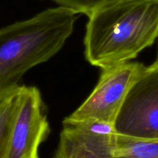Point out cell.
<instances>
[{"instance_id":"obj_1","label":"cell","mask_w":158,"mask_h":158,"mask_svg":"<svg viewBox=\"0 0 158 158\" xmlns=\"http://www.w3.org/2000/svg\"><path fill=\"white\" fill-rule=\"evenodd\" d=\"M88 17L85 57L102 70L131 61L158 37V0H123Z\"/></svg>"},{"instance_id":"obj_2","label":"cell","mask_w":158,"mask_h":158,"mask_svg":"<svg viewBox=\"0 0 158 158\" xmlns=\"http://www.w3.org/2000/svg\"><path fill=\"white\" fill-rule=\"evenodd\" d=\"M77 19L75 12L58 6L0 29V102L18 91L28 71L63 48Z\"/></svg>"},{"instance_id":"obj_3","label":"cell","mask_w":158,"mask_h":158,"mask_svg":"<svg viewBox=\"0 0 158 158\" xmlns=\"http://www.w3.org/2000/svg\"><path fill=\"white\" fill-rule=\"evenodd\" d=\"M119 136L158 140V66L145 67L114 122Z\"/></svg>"},{"instance_id":"obj_4","label":"cell","mask_w":158,"mask_h":158,"mask_svg":"<svg viewBox=\"0 0 158 158\" xmlns=\"http://www.w3.org/2000/svg\"><path fill=\"white\" fill-rule=\"evenodd\" d=\"M145 67L141 63L129 61L102 70L98 83L91 94L66 119L74 122L97 121L114 125L127 94Z\"/></svg>"},{"instance_id":"obj_5","label":"cell","mask_w":158,"mask_h":158,"mask_svg":"<svg viewBox=\"0 0 158 158\" xmlns=\"http://www.w3.org/2000/svg\"><path fill=\"white\" fill-rule=\"evenodd\" d=\"M49 132L40 90L34 86H20L4 158H39V147Z\"/></svg>"},{"instance_id":"obj_6","label":"cell","mask_w":158,"mask_h":158,"mask_svg":"<svg viewBox=\"0 0 158 158\" xmlns=\"http://www.w3.org/2000/svg\"><path fill=\"white\" fill-rule=\"evenodd\" d=\"M117 137L113 124L65 119L54 158H115Z\"/></svg>"},{"instance_id":"obj_7","label":"cell","mask_w":158,"mask_h":158,"mask_svg":"<svg viewBox=\"0 0 158 158\" xmlns=\"http://www.w3.org/2000/svg\"><path fill=\"white\" fill-rule=\"evenodd\" d=\"M115 158H158V140L117 137Z\"/></svg>"},{"instance_id":"obj_8","label":"cell","mask_w":158,"mask_h":158,"mask_svg":"<svg viewBox=\"0 0 158 158\" xmlns=\"http://www.w3.org/2000/svg\"><path fill=\"white\" fill-rule=\"evenodd\" d=\"M16 93L0 102V158H4L15 109Z\"/></svg>"},{"instance_id":"obj_9","label":"cell","mask_w":158,"mask_h":158,"mask_svg":"<svg viewBox=\"0 0 158 158\" xmlns=\"http://www.w3.org/2000/svg\"><path fill=\"white\" fill-rule=\"evenodd\" d=\"M59 6L66 8L77 14H84L89 16L101 8L123 0H51Z\"/></svg>"},{"instance_id":"obj_10","label":"cell","mask_w":158,"mask_h":158,"mask_svg":"<svg viewBox=\"0 0 158 158\" xmlns=\"http://www.w3.org/2000/svg\"><path fill=\"white\" fill-rule=\"evenodd\" d=\"M154 64L157 65V66H158V53H157V60H156V61L154 62Z\"/></svg>"}]
</instances>
